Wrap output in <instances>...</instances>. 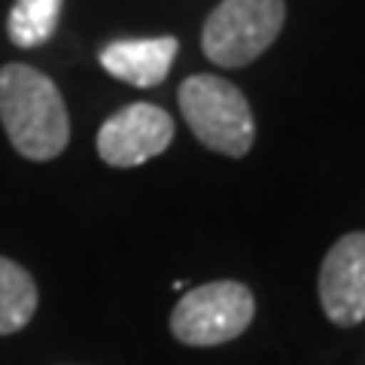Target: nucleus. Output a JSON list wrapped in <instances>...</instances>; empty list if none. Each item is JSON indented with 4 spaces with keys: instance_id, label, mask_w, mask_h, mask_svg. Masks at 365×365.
<instances>
[{
    "instance_id": "20e7f679",
    "label": "nucleus",
    "mask_w": 365,
    "mask_h": 365,
    "mask_svg": "<svg viewBox=\"0 0 365 365\" xmlns=\"http://www.w3.org/2000/svg\"><path fill=\"white\" fill-rule=\"evenodd\" d=\"M256 314L250 287L237 280H213L189 289L170 311V335L186 347H216L247 332Z\"/></svg>"
},
{
    "instance_id": "1a4fd4ad",
    "label": "nucleus",
    "mask_w": 365,
    "mask_h": 365,
    "mask_svg": "<svg viewBox=\"0 0 365 365\" xmlns=\"http://www.w3.org/2000/svg\"><path fill=\"white\" fill-rule=\"evenodd\" d=\"M64 0H16L6 21V34L19 49H37L58 28Z\"/></svg>"
},
{
    "instance_id": "6e6552de",
    "label": "nucleus",
    "mask_w": 365,
    "mask_h": 365,
    "mask_svg": "<svg viewBox=\"0 0 365 365\" xmlns=\"http://www.w3.org/2000/svg\"><path fill=\"white\" fill-rule=\"evenodd\" d=\"M37 311V283L19 262L0 256V335H13Z\"/></svg>"
},
{
    "instance_id": "0eeeda50",
    "label": "nucleus",
    "mask_w": 365,
    "mask_h": 365,
    "mask_svg": "<svg viewBox=\"0 0 365 365\" xmlns=\"http://www.w3.org/2000/svg\"><path fill=\"white\" fill-rule=\"evenodd\" d=\"M177 37H146V40H116L101 49V67L137 88H153L165 83L170 64L177 58Z\"/></svg>"
},
{
    "instance_id": "39448f33",
    "label": "nucleus",
    "mask_w": 365,
    "mask_h": 365,
    "mask_svg": "<svg viewBox=\"0 0 365 365\" xmlns=\"http://www.w3.org/2000/svg\"><path fill=\"white\" fill-rule=\"evenodd\" d=\"M174 140V119L162 107L137 101L101 125L98 155L110 168H137L162 155Z\"/></svg>"
},
{
    "instance_id": "f03ea898",
    "label": "nucleus",
    "mask_w": 365,
    "mask_h": 365,
    "mask_svg": "<svg viewBox=\"0 0 365 365\" xmlns=\"http://www.w3.org/2000/svg\"><path fill=\"white\" fill-rule=\"evenodd\" d=\"M177 98L182 119L207 150L222 153L228 158H241L253 150V110H250L244 91L228 79L213 73H195L182 79Z\"/></svg>"
},
{
    "instance_id": "7ed1b4c3",
    "label": "nucleus",
    "mask_w": 365,
    "mask_h": 365,
    "mask_svg": "<svg viewBox=\"0 0 365 365\" xmlns=\"http://www.w3.org/2000/svg\"><path fill=\"white\" fill-rule=\"evenodd\" d=\"M283 0H222L204 21L201 49L216 67H247L280 37Z\"/></svg>"
},
{
    "instance_id": "423d86ee",
    "label": "nucleus",
    "mask_w": 365,
    "mask_h": 365,
    "mask_svg": "<svg viewBox=\"0 0 365 365\" xmlns=\"http://www.w3.org/2000/svg\"><path fill=\"white\" fill-rule=\"evenodd\" d=\"M319 304L335 326L365 319V232H350L319 265Z\"/></svg>"
},
{
    "instance_id": "f257e3e1",
    "label": "nucleus",
    "mask_w": 365,
    "mask_h": 365,
    "mask_svg": "<svg viewBox=\"0 0 365 365\" xmlns=\"http://www.w3.org/2000/svg\"><path fill=\"white\" fill-rule=\"evenodd\" d=\"M0 125L19 155L49 162L71 140V119L58 86L31 64L0 67Z\"/></svg>"
}]
</instances>
